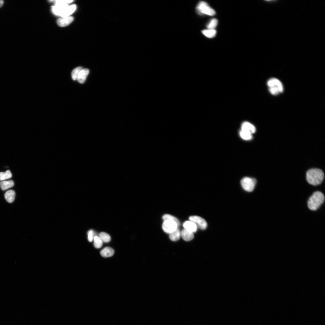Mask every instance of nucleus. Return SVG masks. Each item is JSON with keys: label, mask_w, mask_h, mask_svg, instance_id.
Returning <instances> with one entry per match:
<instances>
[{"label": "nucleus", "mask_w": 325, "mask_h": 325, "mask_svg": "<svg viewBox=\"0 0 325 325\" xmlns=\"http://www.w3.org/2000/svg\"><path fill=\"white\" fill-rule=\"evenodd\" d=\"M306 180L311 185H317L320 184L324 178L323 171L318 169H312L309 170L306 173Z\"/></svg>", "instance_id": "obj_1"}, {"label": "nucleus", "mask_w": 325, "mask_h": 325, "mask_svg": "<svg viewBox=\"0 0 325 325\" xmlns=\"http://www.w3.org/2000/svg\"><path fill=\"white\" fill-rule=\"evenodd\" d=\"M324 199V196L321 192L319 191L315 192L309 199L308 207L311 210H316L323 203Z\"/></svg>", "instance_id": "obj_2"}, {"label": "nucleus", "mask_w": 325, "mask_h": 325, "mask_svg": "<svg viewBox=\"0 0 325 325\" xmlns=\"http://www.w3.org/2000/svg\"><path fill=\"white\" fill-rule=\"evenodd\" d=\"M270 93L273 95H277L283 92L284 87L282 83L276 78L269 80L267 83Z\"/></svg>", "instance_id": "obj_3"}, {"label": "nucleus", "mask_w": 325, "mask_h": 325, "mask_svg": "<svg viewBox=\"0 0 325 325\" xmlns=\"http://www.w3.org/2000/svg\"><path fill=\"white\" fill-rule=\"evenodd\" d=\"M196 9L198 13L200 14L213 16L216 14L215 11L205 2H200L197 7Z\"/></svg>", "instance_id": "obj_4"}, {"label": "nucleus", "mask_w": 325, "mask_h": 325, "mask_svg": "<svg viewBox=\"0 0 325 325\" xmlns=\"http://www.w3.org/2000/svg\"><path fill=\"white\" fill-rule=\"evenodd\" d=\"M256 183V179L249 177H245L241 180V183L243 188L246 191L251 192L252 191L255 187Z\"/></svg>", "instance_id": "obj_5"}, {"label": "nucleus", "mask_w": 325, "mask_h": 325, "mask_svg": "<svg viewBox=\"0 0 325 325\" xmlns=\"http://www.w3.org/2000/svg\"><path fill=\"white\" fill-rule=\"evenodd\" d=\"M178 228L177 223L175 221L170 220L164 221L162 225L163 231L169 234L175 231Z\"/></svg>", "instance_id": "obj_6"}, {"label": "nucleus", "mask_w": 325, "mask_h": 325, "mask_svg": "<svg viewBox=\"0 0 325 325\" xmlns=\"http://www.w3.org/2000/svg\"><path fill=\"white\" fill-rule=\"evenodd\" d=\"M189 220L193 222L200 229L204 230L207 227V223L202 217L197 216H192L189 217Z\"/></svg>", "instance_id": "obj_7"}, {"label": "nucleus", "mask_w": 325, "mask_h": 325, "mask_svg": "<svg viewBox=\"0 0 325 325\" xmlns=\"http://www.w3.org/2000/svg\"><path fill=\"white\" fill-rule=\"evenodd\" d=\"M68 7V4H55V6L52 7V10L54 14L61 16Z\"/></svg>", "instance_id": "obj_8"}, {"label": "nucleus", "mask_w": 325, "mask_h": 325, "mask_svg": "<svg viewBox=\"0 0 325 325\" xmlns=\"http://www.w3.org/2000/svg\"><path fill=\"white\" fill-rule=\"evenodd\" d=\"M74 19V18L71 16L62 17L58 19L57 23L61 27H66L72 23Z\"/></svg>", "instance_id": "obj_9"}, {"label": "nucleus", "mask_w": 325, "mask_h": 325, "mask_svg": "<svg viewBox=\"0 0 325 325\" xmlns=\"http://www.w3.org/2000/svg\"><path fill=\"white\" fill-rule=\"evenodd\" d=\"M242 131L252 134L256 132V129L255 126L250 123L245 122L241 125Z\"/></svg>", "instance_id": "obj_10"}, {"label": "nucleus", "mask_w": 325, "mask_h": 325, "mask_svg": "<svg viewBox=\"0 0 325 325\" xmlns=\"http://www.w3.org/2000/svg\"><path fill=\"white\" fill-rule=\"evenodd\" d=\"M183 226L185 229L193 233L196 232L198 229V227L196 224L190 220L185 222L183 224Z\"/></svg>", "instance_id": "obj_11"}, {"label": "nucleus", "mask_w": 325, "mask_h": 325, "mask_svg": "<svg viewBox=\"0 0 325 325\" xmlns=\"http://www.w3.org/2000/svg\"><path fill=\"white\" fill-rule=\"evenodd\" d=\"M89 73V70L87 69L82 70L79 73L77 78V80L80 84H84Z\"/></svg>", "instance_id": "obj_12"}, {"label": "nucleus", "mask_w": 325, "mask_h": 325, "mask_svg": "<svg viewBox=\"0 0 325 325\" xmlns=\"http://www.w3.org/2000/svg\"><path fill=\"white\" fill-rule=\"evenodd\" d=\"M181 236L183 239L186 241H189L194 238L193 233L185 229H183L181 232Z\"/></svg>", "instance_id": "obj_13"}, {"label": "nucleus", "mask_w": 325, "mask_h": 325, "mask_svg": "<svg viewBox=\"0 0 325 325\" xmlns=\"http://www.w3.org/2000/svg\"><path fill=\"white\" fill-rule=\"evenodd\" d=\"M16 193L13 190H10L7 191L5 194V198L9 203L13 202L15 199Z\"/></svg>", "instance_id": "obj_14"}, {"label": "nucleus", "mask_w": 325, "mask_h": 325, "mask_svg": "<svg viewBox=\"0 0 325 325\" xmlns=\"http://www.w3.org/2000/svg\"><path fill=\"white\" fill-rule=\"evenodd\" d=\"M114 250L111 247H107L103 249L100 252L101 255L104 257H108L113 255Z\"/></svg>", "instance_id": "obj_15"}, {"label": "nucleus", "mask_w": 325, "mask_h": 325, "mask_svg": "<svg viewBox=\"0 0 325 325\" xmlns=\"http://www.w3.org/2000/svg\"><path fill=\"white\" fill-rule=\"evenodd\" d=\"M77 7L76 5H71L66 9L61 16L62 17H66L70 16L76 10Z\"/></svg>", "instance_id": "obj_16"}, {"label": "nucleus", "mask_w": 325, "mask_h": 325, "mask_svg": "<svg viewBox=\"0 0 325 325\" xmlns=\"http://www.w3.org/2000/svg\"><path fill=\"white\" fill-rule=\"evenodd\" d=\"M14 185V183L13 180L3 181L0 182V187L3 190H5L12 187Z\"/></svg>", "instance_id": "obj_17"}, {"label": "nucleus", "mask_w": 325, "mask_h": 325, "mask_svg": "<svg viewBox=\"0 0 325 325\" xmlns=\"http://www.w3.org/2000/svg\"><path fill=\"white\" fill-rule=\"evenodd\" d=\"M181 236V231L178 228L175 231L169 234V238L173 241L178 240Z\"/></svg>", "instance_id": "obj_18"}, {"label": "nucleus", "mask_w": 325, "mask_h": 325, "mask_svg": "<svg viewBox=\"0 0 325 325\" xmlns=\"http://www.w3.org/2000/svg\"><path fill=\"white\" fill-rule=\"evenodd\" d=\"M203 34L206 37L209 38L214 37L217 34V31L214 30H205L202 31Z\"/></svg>", "instance_id": "obj_19"}, {"label": "nucleus", "mask_w": 325, "mask_h": 325, "mask_svg": "<svg viewBox=\"0 0 325 325\" xmlns=\"http://www.w3.org/2000/svg\"><path fill=\"white\" fill-rule=\"evenodd\" d=\"M12 176V173L10 170H7L5 172H0V181L10 179Z\"/></svg>", "instance_id": "obj_20"}, {"label": "nucleus", "mask_w": 325, "mask_h": 325, "mask_svg": "<svg viewBox=\"0 0 325 325\" xmlns=\"http://www.w3.org/2000/svg\"><path fill=\"white\" fill-rule=\"evenodd\" d=\"M99 237L101 239L103 242L105 243L110 242L111 240V238L110 235L108 234L105 232H102L99 234Z\"/></svg>", "instance_id": "obj_21"}, {"label": "nucleus", "mask_w": 325, "mask_h": 325, "mask_svg": "<svg viewBox=\"0 0 325 325\" xmlns=\"http://www.w3.org/2000/svg\"><path fill=\"white\" fill-rule=\"evenodd\" d=\"M162 218L164 221L170 220L175 221L177 223L178 226H179L180 225V223L179 220L176 218L170 215L165 214L163 216Z\"/></svg>", "instance_id": "obj_22"}, {"label": "nucleus", "mask_w": 325, "mask_h": 325, "mask_svg": "<svg viewBox=\"0 0 325 325\" xmlns=\"http://www.w3.org/2000/svg\"><path fill=\"white\" fill-rule=\"evenodd\" d=\"M218 21L216 19H212L207 25L208 29L214 30L217 25Z\"/></svg>", "instance_id": "obj_23"}, {"label": "nucleus", "mask_w": 325, "mask_h": 325, "mask_svg": "<svg viewBox=\"0 0 325 325\" xmlns=\"http://www.w3.org/2000/svg\"><path fill=\"white\" fill-rule=\"evenodd\" d=\"M83 69L82 67H79L76 68L73 70L72 73V76L73 80L76 81L77 80L78 75L81 71Z\"/></svg>", "instance_id": "obj_24"}, {"label": "nucleus", "mask_w": 325, "mask_h": 325, "mask_svg": "<svg viewBox=\"0 0 325 325\" xmlns=\"http://www.w3.org/2000/svg\"><path fill=\"white\" fill-rule=\"evenodd\" d=\"M240 135L242 138L245 140H249L252 138V134L241 130Z\"/></svg>", "instance_id": "obj_25"}, {"label": "nucleus", "mask_w": 325, "mask_h": 325, "mask_svg": "<svg viewBox=\"0 0 325 325\" xmlns=\"http://www.w3.org/2000/svg\"><path fill=\"white\" fill-rule=\"evenodd\" d=\"M94 246L96 248H100L102 246L103 242L100 238L98 236H95L94 238Z\"/></svg>", "instance_id": "obj_26"}, {"label": "nucleus", "mask_w": 325, "mask_h": 325, "mask_svg": "<svg viewBox=\"0 0 325 325\" xmlns=\"http://www.w3.org/2000/svg\"><path fill=\"white\" fill-rule=\"evenodd\" d=\"M74 1L73 0H69V1H50V2H55V4H69L73 2Z\"/></svg>", "instance_id": "obj_27"}, {"label": "nucleus", "mask_w": 325, "mask_h": 325, "mask_svg": "<svg viewBox=\"0 0 325 325\" xmlns=\"http://www.w3.org/2000/svg\"><path fill=\"white\" fill-rule=\"evenodd\" d=\"M88 240L90 242H91L93 241V231L92 230H89L88 232Z\"/></svg>", "instance_id": "obj_28"}, {"label": "nucleus", "mask_w": 325, "mask_h": 325, "mask_svg": "<svg viewBox=\"0 0 325 325\" xmlns=\"http://www.w3.org/2000/svg\"><path fill=\"white\" fill-rule=\"evenodd\" d=\"M4 4V1L2 0H0V8L2 7Z\"/></svg>", "instance_id": "obj_29"}]
</instances>
